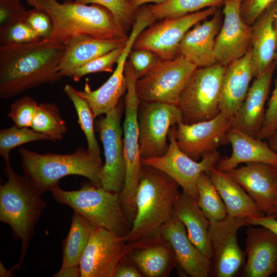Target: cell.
Returning a JSON list of instances; mask_svg holds the SVG:
<instances>
[{"label": "cell", "instance_id": "5bb4252c", "mask_svg": "<svg viewBox=\"0 0 277 277\" xmlns=\"http://www.w3.org/2000/svg\"><path fill=\"white\" fill-rule=\"evenodd\" d=\"M250 225L247 219L228 216L210 222L211 276L233 277L237 274L246 255L238 244V231L241 227Z\"/></svg>", "mask_w": 277, "mask_h": 277}, {"label": "cell", "instance_id": "bcb514c9", "mask_svg": "<svg viewBox=\"0 0 277 277\" xmlns=\"http://www.w3.org/2000/svg\"><path fill=\"white\" fill-rule=\"evenodd\" d=\"M141 272L130 260L125 257L119 263L114 277H142Z\"/></svg>", "mask_w": 277, "mask_h": 277}, {"label": "cell", "instance_id": "44dd1931", "mask_svg": "<svg viewBox=\"0 0 277 277\" xmlns=\"http://www.w3.org/2000/svg\"><path fill=\"white\" fill-rule=\"evenodd\" d=\"M161 236L168 242L182 272L191 277L211 276L210 259L203 255L191 242L185 225L172 218L162 227Z\"/></svg>", "mask_w": 277, "mask_h": 277}, {"label": "cell", "instance_id": "277c9868", "mask_svg": "<svg viewBox=\"0 0 277 277\" xmlns=\"http://www.w3.org/2000/svg\"><path fill=\"white\" fill-rule=\"evenodd\" d=\"M4 172L8 181L0 186V221L8 224L22 244L21 256L11 270L19 269L27 251L34 227L47 206L41 194L26 176L16 174L10 162Z\"/></svg>", "mask_w": 277, "mask_h": 277}, {"label": "cell", "instance_id": "60d3db41", "mask_svg": "<svg viewBox=\"0 0 277 277\" xmlns=\"http://www.w3.org/2000/svg\"><path fill=\"white\" fill-rule=\"evenodd\" d=\"M42 39H48L52 33L53 23L44 10L33 8L27 11L23 21Z\"/></svg>", "mask_w": 277, "mask_h": 277}, {"label": "cell", "instance_id": "7dc6e473", "mask_svg": "<svg viewBox=\"0 0 277 277\" xmlns=\"http://www.w3.org/2000/svg\"><path fill=\"white\" fill-rule=\"evenodd\" d=\"M250 225L260 226L267 227L277 234V221L270 216L264 217L247 219ZM275 276L277 277V263L276 265Z\"/></svg>", "mask_w": 277, "mask_h": 277}, {"label": "cell", "instance_id": "30bf717a", "mask_svg": "<svg viewBox=\"0 0 277 277\" xmlns=\"http://www.w3.org/2000/svg\"><path fill=\"white\" fill-rule=\"evenodd\" d=\"M141 159L163 156L171 127L183 122L177 106L161 102L140 101L138 107Z\"/></svg>", "mask_w": 277, "mask_h": 277}, {"label": "cell", "instance_id": "52a82bcc", "mask_svg": "<svg viewBox=\"0 0 277 277\" xmlns=\"http://www.w3.org/2000/svg\"><path fill=\"white\" fill-rule=\"evenodd\" d=\"M125 75L127 91L125 98V119L123 125L124 153L126 174L123 189L119 194L123 211L132 224L136 214V192L142 164L140 153L138 107L140 101L137 95V77L129 61L126 62Z\"/></svg>", "mask_w": 277, "mask_h": 277}, {"label": "cell", "instance_id": "d590c367", "mask_svg": "<svg viewBox=\"0 0 277 277\" xmlns=\"http://www.w3.org/2000/svg\"><path fill=\"white\" fill-rule=\"evenodd\" d=\"M48 140L50 138L28 127L19 128L16 125L0 131V154L5 162H10L11 150L21 145L33 141Z\"/></svg>", "mask_w": 277, "mask_h": 277}, {"label": "cell", "instance_id": "7bdbcfd3", "mask_svg": "<svg viewBox=\"0 0 277 277\" xmlns=\"http://www.w3.org/2000/svg\"><path fill=\"white\" fill-rule=\"evenodd\" d=\"M128 58L137 79L146 74L160 58L153 51L145 49H132Z\"/></svg>", "mask_w": 277, "mask_h": 277}, {"label": "cell", "instance_id": "7a4b0ae2", "mask_svg": "<svg viewBox=\"0 0 277 277\" xmlns=\"http://www.w3.org/2000/svg\"><path fill=\"white\" fill-rule=\"evenodd\" d=\"M33 8L45 11L51 17L53 29L47 40L65 45L73 37L86 35L102 39L127 42V32L105 7L75 1L26 0Z\"/></svg>", "mask_w": 277, "mask_h": 277}, {"label": "cell", "instance_id": "ffe728a7", "mask_svg": "<svg viewBox=\"0 0 277 277\" xmlns=\"http://www.w3.org/2000/svg\"><path fill=\"white\" fill-rule=\"evenodd\" d=\"M276 63L274 60L262 74L255 78L233 117L231 128L258 138L264 122L265 104Z\"/></svg>", "mask_w": 277, "mask_h": 277}, {"label": "cell", "instance_id": "1f68e13d", "mask_svg": "<svg viewBox=\"0 0 277 277\" xmlns=\"http://www.w3.org/2000/svg\"><path fill=\"white\" fill-rule=\"evenodd\" d=\"M196 185L199 193L197 205L210 221H220L227 215L226 206L209 175L202 172Z\"/></svg>", "mask_w": 277, "mask_h": 277}, {"label": "cell", "instance_id": "8d00e7d4", "mask_svg": "<svg viewBox=\"0 0 277 277\" xmlns=\"http://www.w3.org/2000/svg\"><path fill=\"white\" fill-rule=\"evenodd\" d=\"M84 4H97L107 9L113 15L117 23L127 32L133 25L138 9L131 6L127 0H74Z\"/></svg>", "mask_w": 277, "mask_h": 277}, {"label": "cell", "instance_id": "11a10c76", "mask_svg": "<svg viewBox=\"0 0 277 277\" xmlns=\"http://www.w3.org/2000/svg\"><path fill=\"white\" fill-rule=\"evenodd\" d=\"M231 1H235V2H240V3H242L246 0H231Z\"/></svg>", "mask_w": 277, "mask_h": 277}, {"label": "cell", "instance_id": "9c48e42d", "mask_svg": "<svg viewBox=\"0 0 277 277\" xmlns=\"http://www.w3.org/2000/svg\"><path fill=\"white\" fill-rule=\"evenodd\" d=\"M225 68L215 63L195 69L177 105L183 123L192 124L208 121L221 113L220 96Z\"/></svg>", "mask_w": 277, "mask_h": 277}, {"label": "cell", "instance_id": "484cf974", "mask_svg": "<svg viewBox=\"0 0 277 277\" xmlns=\"http://www.w3.org/2000/svg\"><path fill=\"white\" fill-rule=\"evenodd\" d=\"M228 139L232 151L229 157L217 161L215 168L227 171L235 168L241 163L261 162L277 166V154L268 144L236 129L231 128Z\"/></svg>", "mask_w": 277, "mask_h": 277}, {"label": "cell", "instance_id": "6da1fadb", "mask_svg": "<svg viewBox=\"0 0 277 277\" xmlns=\"http://www.w3.org/2000/svg\"><path fill=\"white\" fill-rule=\"evenodd\" d=\"M64 45L39 41L0 47V97L8 99L63 77L57 71Z\"/></svg>", "mask_w": 277, "mask_h": 277}, {"label": "cell", "instance_id": "db71d44e", "mask_svg": "<svg viewBox=\"0 0 277 277\" xmlns=\"http://www.w3.org/2000/svg\"><path fill=\"white\" fill-rule=\"evenodd\" d=\"M273 27H274V29L275 31L276 35V49H277V14L274 19Z\"/></svg>", "mask_w": 277, "mask_h": 277}, {"label": "cell", "instance_id": "f546056e", "mask_svg": "<svg viewBox=\"0 0 277 277\" xmlns=\"http://www.w3.org/2000/svg\"><path fill=\"white\" fill-rule=\"evenodd\" d=\"M185 226L191 242L206 257L211 259L210 221L199 207L197 202L183 191L175 204L173 216Z\"/></svg>", "mask_w": 277, "mask_h": 277}, {"label": "cell", "instance_id": "8fae6325", "mask_svg": "<svg viewBox=\"0 0 277 277\" xmlns=\"http://www.w3.org/2000/svg\"><path fill=\"white\" fill-rule=\"evenodd\" d=\"M219 8L211 7L183 16L168 17L154 22L138 35L132 49L149 50L160 58H174L179 55V45L186 33L197 23L213 15Z\"/></svg>", "mask_w": 277, "mask_h": 277}, {"label": "cell", "instance_id": "7c38bea8", "mask_svg": "<svg viewBox=\"0 0 277 277\" xmlns=\"http://www.w3.org/2000/svg\"><path fill=\"white\" fill-rule=\"evenodd\" d=\"M175 127L172 126L169 131V147L166 154L160 157L141 159V164L153 166L166 173L179 184L184 192L197 202L196 179L202 172L209 175L220 159V153L217 150L209 153L199 162L192 160L179 148Z\"/></svg>", "mask_w": 277, "mask_h": 277}, {"label": "cell", "instance_id": "b9f144b4", "mask_svg": "<svg viewBox=\"0 0 277 277\" xmlns=\"http://www.w3.org/2000/svg\"><path fill=\"white\" fill-rule=\"evenodd\" d=\"M27 11L19 0H0V32L23 21Z\"/></svg>", "mask_w": 277, "mask_h": 277}, {"label": "cell", "instance_id": "d6a6232c", "mask_svg": "<svg viewBox=\"0 0 277 277\" xmlns=\"http://www.w3.org/2000/svg\"><path fill=\"white\" fill-rule=\"evenodd\" d=\"M31 128L53 142L62 140L67 131L59 109L55 104L49 103L38 105Z\"/></svg>", "mask_w": 277, "mask_h": 277}, {"label": "cell", "instance_id": "ee69618b", "mask_svg": "<svg viewBox=\"0 0 277 277\" xmlns=\"http://www.w3.org/2000/svg\"><path fill=\"white\" fill-rule=\"evenodd\" d=\"M274 60L277 62V49ZM277 128V79L272 95L268 102L264 122L258 136L263 140L267 138Z\"/></svg>", "mask_w": 277, "mask_h": 277}, {"label": "cell", "instance_id": "f907efd6", "mask_svg": "<svg viewBox=\"0 0 277 277\" xmlns=\"http://www.w3.org/2000/svg\"><path fill=\"white\" fill-rule=\"evenodd\" d=\"M267 139L269 146L277 154V128Z\"/></svg>", "mask_w": 277, "mask_h": 277}, {"label": "cell", "instance_id": "7402d4cb", "mask_svg": "<svg viewBox=\"0 0 277 277\" xmlns=\"http://www.w3.org/2000/svg\"><path fill=\"white\" fill-rule=\"evenodd\" d=\"M125 257L134 264L146 277L168 276L177 266L171 246L161 235L127 243Z\"/></svg>", "mask_w": 277, "mask_h": 277}, {"label": "cell", "instance_id": "ac0fdd59", "mask_svg": "<svg viewBox=\"0 0 277 277\" xmlns=\"http://www.w3.org/2000/svg\"><path fill=\"white\" fill-rule=\"evenodd\" d=\"M276 166L250 162L225 172L245 190L266 216H271L277 200Z\"/></svg>", "mask_w": 277, "mask_h": 277}, {"label": "cell", "instance_id": "83f0119b", "mask_svg": "<svg viewBox=\"0 0 277 277\" xmlns=\"http://www.w3.org/2000/svg\"><path fill=\"white\" fill-rule=\"evenodd\" d=\"M127 41L102 39L86 35L75 36L65 45L57 71L62 77H71L75 69L114 49L125 46Z\"/></svg>", "mask_w": 277, "mask_h": 277}, {"label": "cell", "instance_id": "f6af8a7d", "mask_svg": "<svg viewBox=\"0 0 277 277\" xmlns=\"http://www.w3.org/2000/svg\"><path fill=\"white\" fill-rule=\"evenodd\" d=\"M275 0H246L241 3L240 13L244 22L252 26L259 16Z\"/></svg>", "mask_w": 277, "mask_h": 277}, {"label": "cell", "instance_id": "5b68a950", "mask_svg": "<svg viewBox=\"0 0 277 277\" xmlns=\"http://www.w3.org/2000/svg\"><path fill=\"white\" fill-rule=\"evenodd\" d=\"M19 152L25 175L42 194L51 190L62 178L78 175L88 179L97 187H102L101 175L103 164L87 149L80 147L73 153H38L21 148Z\"/></svg>", "mask_w": 277, "mask_h": 277}, {"label": "cell", "instance_id": "cb8c5ba5", "mask_svg": "<svg viewBox=\"0 0 277 277\" xmlns=\"http://www.w3.org/2000/svg\"><path fill=\"white\" fill-rule=\"evenodd\" d=\"M223 15L220 7L211 19L201 21L189 29L179 44L178 54L197 68L216 63L214 53L215 41L222 27Z\"/></svg>", "mask_w": 277, "mask_h": 277}, {"label": "cell", "instance_id": "c3c4849f", "mask_svg": "<svg viewBox=\"0 0 277 277\" xmlns=\"http://www.w3.org/2000/svg\"><path fill=\"white\" fill-rule=\"evenodd\" d=\"M54 277H79L81 276V271L79 266H72L66 268H61L60 270L55 273Z\"/></svg>", "mask_w": 277, "mask_h": 277}, {"label": "cell", "instance_id": "816d5d0a", "mask_svg": "<svg viewBox=\"0 0 277 277\" xmlns=\"http://www.w3.org/2000/svg\"><path fill=\"white\" fill-rule=\"evenodd\" d=\"M0 276L1 277H12L14 276L12 271L7 269L3 264L0 262Z\"/></svg>", "mask_w": 277, "mask_h": 277}, {"label": "cell", "instance_id": "e575fe53", "mask_svg": "<svg viewBox=\"0 0 277 277\" xmlns=\"http://www.w3.org/2000/svg\"><path fill=\"white\" fill-rule=\"evenodd\" d=\"M64 91L74 105L78 116V122L87 140V150L97 158L101 159V151L94 134V118L88 102L69 84L65 86Z\"/></svg>", "mask_w": 277, "mask_h": 277}, {"label": "cell", "instance_id": "3957f363", "mask_svg": "<svg viewBox=\"0 0 277 277\" xmlns=\"http://www.w3.org/2000/svg\"><path fill=\"white\" fill-rule=\"evenodd\" d=\"M180 187L161 170L142 165L136 192V214L130 232L125 237L127 243L160 236L162 226L172 218L181 193Z\"/></svg>", "mask_w": 277, "mask_h": 277}, {"label": "cell", "instance_id": "ba28073f", "mask_svg": "<svg viewBox=\"0 0 277 277\" xmlns=\"http://www.w3.org/2000/svg\"><path fill=\"white\" fill-rule=\"evenodd\" d=\"M197 68L181 55L170 59L160 58L136 81L135 89L140 101L177 106Z\"/></svg>", "mask_w": 277, "mask_h": 277}, {"label": "cell", "instance_id": "ab89813d", "mask_svg": "<svg viewBox=\"0 0 277 277\" xmlns=\"http://www.w3.org/2000/svg\"><path fill=\"white\" fill-rule=\"evenodd\" d=\"M43 39L23 21L14 23L0 32L2 45L21 44Z\"/></svg>", "mask_w": 277, "mask_h": 277}, {"label": "cell", "instance_id": "836d02e7", "mask_svg": "<svg viewBox=\"0 0 277 277\" xmlns=\"http://www.w3.org/2000/svg\"><path fill=\"white\" fill-rule=\"evenodd\" d=\"M224 0H166L147 6L154 18L162 20L177 17L200 11L206 7H220Z\"/></svg>", "mask_w": 277, "mask_h": 277}, {"label": "cell", "instance_id": "2e32d148", "mask_svg": "<svg viewBox=\"0 0 277 277\" xmlns=\"http://www.w3.org/2000/svg\"><path fill=\"white\" fill-rule=\"evenodd\" d=\"M125 237L102 228L93 231L79 263L81 277H114L125 257Z\"/></svg>", "mask_w": 277, "mask_h": 277}, {"label": "cell", "instance_id": "d4e9b609", "mask_svg": "<svg viewBox=\"0 0 277 277\" xmlns=\"http://www.w3.org/2000/svg\"><path fill=\"white\" fill-rule=\"evenodd\" d=\"M252 48L242 57L226 66L223 75L220 107L221 112L233 117L245 100L253 77Z\"/></svg>", "mask_w": 277, "mask_h": 277}, {"label": "cell", "instance_id": "4316f807", "mask_svg": "<svg viewBox=\"0 0 277 277\" xmlns=\"http://www.w3.org/2000/svg\"><path fill=\"white\" fill-rule=\"evenodd\" d=\"M277 14V0L256 18L252 26V69L254 77L262 74L274 60L276 35L273 27Z\"/></svg>", "mask_w": 277, "mask_h": 277}, {"label": "cell", "instance_id": "9a60e30c", "mask_svg": "<svg viewBox=\"0 0 277 277\" xmlns=\"http://www.w3.org/2000/svg\"><path fill=\"white\" fill-rule=\"evenodd\" d=\"M232 118L221 112L208 121L192 124L181 122L174 130L179 148L198 161L205 155L217 150L220 146L229 143L228 133L232 127Z\"/></svg>", "mask_w": 277, "mask_h": 277}, {"label": "cell", "instance_id": "681fc988", "mask_svg": "<svg viewBox=\"0 0 277 277\" xmlns=\"http://www.w3.org/2000/svg\"><path fill=\"white\" fill-rule=\"evenodd\" d=\"M166 0H127L129 4L132 7L138 9L146 3H154L155 4H159L162 3Z\"/></svg>", "mask_w": 277, "mask_h": 277}, {"label": "cell", "instance_id": "603a6c76", "mask_svg": "<svg viewBox=\"0 0 277 277\" xmlns=\"http://www.w3.org/2000/svg\"><path fill=\"white\" fill-rule=\"evenodd\" d=\"M245 253L247 256L242 276L268 277L275 273L277 263V234L261 226H248Z\"/></svg>", "mask_w": 277, "mask_h": 277}, {"label": "cell", "instance_id": "e0dca14e", "mask_svg": "<svg viewBox=\"0 0 277 277\" xmlns=\"http://www.w3.org/2000/svg\"><path fill=\"white\" fill-rule=\"evenodd\" d=\"M240 2L224 0L221 28L215 38L216 63L226 66L244 56L252 46V26L241 16Z\"/></svg>", "mask_w": 277, "mask_h": 277}, {"label": "cell", "instance_id": "f1b7e54d", "mask_svg": "<svg viewBox=\"0 0 277 277\" xmlns=\"http://www.w3.org/2000/svg\"><path fill=\"white\" fill-rule=\"evenodd\" d=\"M209 176L225 204L227 216L247 219L266 216L245 190L226 172L214 167Z\"/></svg>", "mask_w": 277, "mask_h": 277}, {"label": "cell", "instance_id": "f35d334b", "mask_svg": "<svg viewBox=\"0 0 277 277\" xmlns=\"http://www.w3.org/2000/svg\"><path fill=\"white\" fill-rule=\"evenodd\" d=\"M38 106L32 97L25 95L16 100L11 104L8 115L16 126L31 127Z\"/></svg>", "mask_w": 277, "mask_h": 277}, {"label": "cell", "instance_id": "8992f818", "mask_svg": "<svg viewBox=\"0 0 277 277\" xmlns=\"http://www.w3.org/2000/svg\"><path fill=\"white\" fill-rule=\"evenodd\" d=\"M50 191L56 202L70 206L96 227L122 237H125L132 228L123 211L118 193L97 187L91 182L83 183L77 190L66 191L57 185Z\"/></svg>", "mask_w": 277, "mask_h": 277}, {"label": "cell", "instance_id": "74e56055", "mask_svg": "<svg viewBox=\"0 0 277 277\" xmlns=\"http://www.w3.org/2000/svg\"><path fill=\"white\" fill-rule=\"evenodd\" d=\"M125 46L114 49L107 53L91 61L88 63L75 69L71 77L78 81L84 75L93 73L113 72V66L116 63Z\"/></svg>", "mask_w": 277, "mask_h": 277}, {"label": "cell", "instance_id": "d6986e66", "mask_svg": "<svg viewBox=\"0 0 277 277\" xmlns=\"http://www.w3.org/2000/svg\"><path fill=\"white\" fill-rule=\"evenodd\" d=\"M144 26L139 23L133 24L128 40L117 62V66L111 76L100 87L92 90L88 81L84 89L78 91V94L88 102L94 118L107 113L118 104L121 97L127 91V80L125 67L127 58L132 49L133 44Z\"/></svg>", "mask_w": 277, "mask_h": 277}, {"label": "cell", "instance_id": "4fadbf2b", "mask_svg": "<svg viewBox=\"0 0 277 277\" xmlns=\"http://www.w3.org/2000/svg\"><path fill=\"white\" fill-rule=\"evenodd\" d=\"M124 108L119 102L96 123L102 141L105 156L101 175L102 187L120 194L124 187L126 167L121 121Z\"/></svg>", "mask_w": 277, "mask_h": 277}, {"label": "cell", "instance_id": "f5cc1de1", "mask_svg": "<svg viewBox=\"0 0 277 277\" xmlns=\"http://www.w3.org/2000/svg\"><path fill=\"white\" fill-rule=\"evenodd\" d=\"M276 187H277V166H276ZM270 216L272 217L275 220L277 221V200H276L275 212L272 215Z\"/></svg>", "mask_w": 277, "mask_h": 277}, {"label": "cell", "instance_id": "4dcf8cb0", "mask_svg": "<svg viewBox=\"0 0 277 277\" xmlns=\"http://www.w3.org/2000/svg\"><path fill=\"white\" fill-rule=\"evenodd\" d=\"M96 228L86 217L74 211L69 231L63 243L61 268L79 266L90 236Z\"/></svg>", "mask_w": 277, "mask_h": 277}]
</instances>
